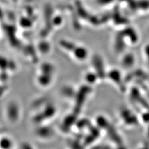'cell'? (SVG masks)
Masks as SVG:
<instances>
[{"mask_svg":"<svg viewBox=\"0 0 149 149\" xmlns=\"http://www.w3.org/2000/svg\"><path fill=\"white\" fill-rule=\"evenodd\" d=\"M73 52L74 58L78 60V61H84V60H86V59L88 57V51L84 47L74 46L73 50Z\"/></svg>","mask_w":149,"mask_h":149,"instance_id":"obj_1","label":"cell"},{"mask_svg":"<svg viewBox=\"0 0 149 149\" xmlns=\"http://www.w3.org/2000/svg\"><path fill=\"white\" fill-rule=\"evenodd\" d=\"M135 58L132 54H126L123 60V65L125 68H130L133 66Z\"/></svg>","mask_w":149,"mask_h":149,"instance_id":"obj_2","label":"cell"},{"mask_svg":"<svg viewBox=\"0 0 149 149\" xmlns=\"http://www.w3.org/2000/svg\"><path fill=\"white\" fill-rule=\"evenodd\" d=\"M145 53L147 60L149 62V45H147L145 49Z\"/></svg>","mask_w":149,"mask_h":149,"instance_id":"obj_3","label":"cell"}]
</instances>
